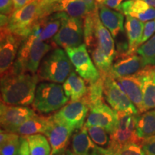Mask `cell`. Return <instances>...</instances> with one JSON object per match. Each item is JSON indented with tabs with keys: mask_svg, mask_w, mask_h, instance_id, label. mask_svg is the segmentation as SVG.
<instances>
[{
	"mask_svg": "<svg viewBox=\"0 0 155 155\" xmlns=\"http://www.w3.org/2000/svg\"><path fill=\"white\" fill-rule=\"evenodd\" d=\"M38 74L18 73L10 69L1 75V102L13 106H29L34 101Z\"/></svg>",
	"mask_w": 155,
	"mask_h": 155,
	"instance_id": "obj_1",
	"label": "cell"
},
{
	"mask_svg": "<svg viewBox=\"0 0 155 155\" xmlns=\"http://www.w3.org/2000/svg\"><path fill=\"white\" fill-rule=\"evenodd\" d=\"M53 48L51 42L27 37L19 48L16 61L11 68L16 72L36 74L42 59Z\"/></svg>",
	"mask_w": 155,
	"mask_h": 155,
	"instance_id": "obj_2",
	"label": "cell"
},
{
	"mask_svg": "<svg viewBox=\"0 0 155 155\" xmlns=\"http://www.w3.org/2000/svg\"><path fill=\"white\" fill-rule=\"evenodd\" d=\"M73 64L65 50L53 48L45 56L39 66V79L56 83H64L73 70Z\"/></svg>",
	"mask_w": 155,
	"mask_h": 155,
	"instance_id": "obj_3",
	"label": "cell"
},
{
	"mask_svg": "<svg viewBox=\"0 0 155 155\" xmlns=\"http://www.w3.org/2000/svg\"><path fill=\"white\" fill-rule=\"evenodd\" d=\"M68 101L69 98L60 83L43 82L37 87L32 106L39 113L48 114L58 111Z\"/></svg>",
	"mask_w": 155,
	"mask_h": 155,
	"instance_id": "obj_4",
	"label": "cell"
},
{
	"mask_svg": "<svg viewBox=\"0 0 155 155\" xmlns=\"http://www.w3.org/2000/svg\"><path fill=\"white\" fill-rule=\"evenodd\" d=\"M50 42L53 46L64 49L82 45L84 42L83 19L70 17L65 13L61 28Z\"/></svg>",
	"mask_w": 155,
	"mask_h": 155,
	"instance_id": "obj_5",
	"label": "cell"
},
{
	"mask_svg": "<svg viewBox=\"0 0 155 155\" xmlns=\"http://www.w3.org/2000/svg\"><path fill=\"white\" fill-rule=\"evenodd\" d=\"M42 17L41 8L38 0L25 6L22 8L14 12L9 17L7 28L13 33L18 35L24 39L30 34L33 25Z\"/></svg>",
	"mask_w": 155,
	"mask_h": 155,
	"instance_id": "obj_6",
	"label": "cell"
},
{
	"mask_svg": "<svg viewBox=\"0 0 155 155\" xmlns=\"http://www.w3.org/2000/svg\"><path fill=\"white\" fill-rule=\"evenodd\" d=\"M90 110L86 96L80 100L70 101L56 111L53 116L56 121L67 126L75 131L84 127V123Z\"/></svg>",
	"mask_w": 155,
	"mask_h": 155,
	"instance_id": "obj_7",
	"label": "cell"
},
{
	"mask_svg": "<svg viewBox=\"0 0 155 155\" xmlns=\"http://www.w3.org/2000/svg\"><path fill=\"white\" fill-rule=\"evenodd\" d=\"M65 50L75 71L88 83L94 82L101 77L99 71L89 55L86 44L83 43L77 47L67 48Z\"/></svg>",
	"mask_w": 155,
	"mask_h": 155,
	"instance_id": "obj_8",
	"label": "cell"
},
{
	"mask_svg": "<svg viewBox=\"0 0 155 155\" xmlns=\"http://www.w3.org/2000/svg\"><path fill=\"white\" fill-rule=\"evenodd\" d=\"M23 39L13 33L7 27L1 28L0 35V72L1 75L9 71L14 65Z\"/></svg>",
	"mask_w": 155,
	"mask_h": 155,
	"instance_id": "obj_9",
	"label": "cell"
},
{
	"mask_svg": "<svg viewBox=\"0 0 155 155\" xmlns=\"http://www.w3.org/2000/svg\"><path fill=\"white\" fill-rule=\"evenodd\" d=\"M103 77L104 78V96L110 106L115 111L139 114L138 109L120 88L115 79L110 75Z\"/></svg>",
	"mask_w": 155,
	"mask_h": 155,
	"instance_id": "obj_10",
	"label": "cell"
},
{
	"mask_svg": "<svg viewBox=\"0 0 155 155\" xmlns=\"http://www.w3.org/2000/svg\"><path fill=\"white\" fill-rule=\"evenodd\" d=\"M36 115L34 110L29 106L8 105L1 102L0 123L3 130L16 133L23 123Z\"/></svg>",
	"mask_w": 155,
	"mask_h": 155,
	"instance_id": "obj_11",
	"label": "cell"
},
{
	"mask_svg": "<svg viewBox=\"0 0 155 155\" xmlns=\"http://www.w3.org/2000/svg\"><path fill=\"white\" fill-rule=\"evenodd\" d=\"M65 14L63 12H57L40 18L32 27L28 36L40 41H51L61 28Z\"/></svg>",
	"mask_w": 155,
	"mask_h": 155,
	"instance_id": "obj_12",
	"label": "cell"
},
{
	"mask_svg": "<svg viewBox=\"0 0 155 155\" xmlns=\"http://www.w3.org/2000/svg\"><path fill=\"white\" fill-rule=\"evenodd\" d=\"M116 124L117 116L116 111L104 102L90 108L85 126L102 127L111 135L116 130Z\"/></svg>",
	"mask_w": 155,
	"mask_h": 155,
	"instance_id": "obj_13",
	"label": "cell"
},
{
	"mask_svg": "<svg viewBox=\"0 0 155 155\" xmlns=\"http://www.w3.org/2000/svg\"><path fill=\"white\" fill-rule=\"evenodd\" d=\"M74 131L67 126L56 121L50 116V121L45 135L48 137L52 148L51 155H58L66 150Z\"/></svg>",
	"mask_w": 155,
	"mask_h": 155,
	"instance_id": "obj_14",
	"label": "cell"
},
{
	"mask_svg": "<svg viewBox=\"0 0 155 155\" xmlns=\"http://www.w3.org/2000/svg\"><path fill=\"white\" fill-rule=\"evenodd\" d=\"M117 58L112 65L109 74L114 79L137 75L147 67L142 58L137 54L124 55Z\"/></svg>",
	"mask_w": 155,
	"mask_h": 155,
	"instance_id": "obj_15",
	"label": "cell"
},
{
	"mask_svg": "<svg viewBox=\"0 0 155 155\" xmlns=\"http://www.w3.org/2000/svg\"><path fill=\"white\" fill-rule=\"evenodd\" d=\"M116 83L125 92L134 105L137 107L139 113L145 112L143 104L142 77L141 72L131 76L115 79Z\"/></svg>",
	"mask_w": 155,
	"mask_h": 155,
	"instance_id": "obj_16",
	"label": "cell"
},
{
	"mask_svg": "<svg viewBox=\"0 0 155 155\" xmlns=\"http://www.w3.org/2000/svg\"><path fill=\"white\" fill-rule=\"evenodd\" d=\"M72 152L74 155H106L107 150L100 148L94 144L84 125L73 135Z\"/></svg>",
	"mask_w": 155,
	"mask_h": 155,
	"instance_id": "obj_17",
	"label": "cell"
},
{
	"mask_svg": "<svg viewBox=\"0 0 155 155\" xmlns=\"http://www.w3.org/2000/svg\"><path fill=\"white\" fill-rule=\"evenodd\" d=\"M116 10L126 16L134 17L143 22L155 19V8L142 0H127L123 2Z\"/></svg>",
	"mask_w": 155,
	"mask_h": 155,
	"instance_id": "obj_18",
	"label": "cell"
},
{
	"mask_svg": "<svg viewBox=\"0 0 155 155\" xmlns=\"http://www.w3.org/2000/svg\"><path fill=\"white\" fill-rule=\"evenodd\" d=\"M98 14L102 24L109 30L114 38L123 32L124 23L123 13L104 5H98Z\"/></svg>",
	"mask_w": 155,
	"mask_h": 155,
	"instance_id": "obj_19",
	"label": "cell"
},
{
	"mask_svg": "<svg viewBox=\"0 0 155 155\" xmlns=\"http://www.w3.org/2000/svg\"><path fill=\"white\" fill-rule=\"evenodd\" d=\"M144 22L134 17L127 16L125 22V30L128 40V50L127 55L135 54L140 46L144 30Z\"/></svg>",
	"mask_w": 155,
	"mask_h": 155,
	"instance_id": "obj_20",
	"label": "cell"
},
{
	"mask_svg": "<svg viewBox=\"0 0 155 155\" xmlns=\"http://www.w3.org/2000/svg\"><path fill=\"white\" fill-rule=\"evenodd\" d=\"M144 111L155 108V68L148 65L141 71Z\"/></svg>",
	"mask_w": 155,
	"mask_h": 155,
	"instance_id": "obj_21",
	"label": "cell"
},
{
	"mask_svg": "<svg viewBox=\"0 0 155 155\" xmlns=\"http://www.w3.org/2000/svg\"><path fill=\"white\" fill-rule=\"evenodd\" d=\"M64 92L71 101L80 100L88 94V87L86 81L80 75L76 74V71L73 70L63 84Z\"/></svg>",
	"mask_w": 155,
	"mask_h": 155,
	"instance_id": "obj_22",
	"label": "cell"
},
{
	"mask_svg": "<svg viewBox=\"0 0 155 155\" xmlns=\"http://www.w3.org/2000/svg\"><path fill=\"white\" fill-rule=\"evenodd\" d=\"M57 12H63L70 17L84 19L91 10L81 0H59L51 8L52 14Z\"/></svg>",
	"mask_w": 155,
	"mask_h": 155,
	"instance_id": "obj_23",
	"label": "cell"
},
{
	"mask_svg": "<svg viewBox=\"0 0 155 155\" xmlns=\"http://www.w3.org/2000/svg\"><path fill=\"white\" fill-rule=\"evenodd\" d=\"M109 30L102 24L100 17L97 20L96 28V45L101 50L108 56V58L114 61L116 57L114 40Z\"/></svg>",
	"mask_w": 155,
	"mask_h": 155,
	"instance_id": "obj_24",
	"label": "cell"
},
{
	"mask_svg": "<svg viewBox=\"0 0 155 155\" xmlns=\"http://www.w3.org/2000/svg\"><path fill=\"white\" fill-rule=\"evenodd\" d=\"M50 121V116L36 115L23 123L18 128L16 133L22 137L37 134L39 133L45 134L49 127Z\"/></svg>",
	"mask_w": 155,
	"mask_h": 155,
	"instance_id": "obj_25",
	"label": "cell"
},
{
	"mask_svg": "<svg viewBox=\"0 0 155 155\" xmlns=\"http://www.w3.org/2000/svg\"><path fill=\"white\" fill-rule=\"evenodd\" d=\"M136 130L141 139L155 135V110L147 111L138 116Z\"/></svg>",
	"mask_w": 155,
	"mask_h": 155,
	"instance_id": "obj_26",
	"label": "cell"
},
{
	"mask_svg": "<svg viewBox=\"0 0 155 155\" xmlns=\"http://www.w3.org/2000/svg\"><path fill=\"white\" fill-rule=\"evenodd\" d=\"M99 18L98 5L94 10L89 12L83 19V34L84 42L87 47L91 48L96 45V22Z\"/></svg>",
	"mask_w": 155,
	"mask_h": 155,
	"instance_id": "obj_27",
	"label": "cell"
},
{
	"mask_svg": "<svg viewBox=\"0 0 155 155\" xmlns=\"http://www.w3.org/2000/svg\"><path fill=\"white\" fill-rule=\"evenodd\" d=\"M21 136L1 129L0 133V154L15 155L20 144Z\"/></svg>",
	"mask_w": 155,
	"mask_h": 155,
	"instance_id": "obj_28",
	"label": "cell"
},
{
	"mask_svg": "<svg viewBox=\"0 0 155 155\" xmlns=\"http://www.w3.org/2000/svg\"><path fill=\"white\" fill-rule=\"evenodd\" d=\"M25 137L29 143L30 155H51L52 148L46 136L37 134Z\"/></svg>",
	"mask_w": 155,
	"mask_h": 155,
	"instance_id": "obj_29",
	"label": "cell"
},
{
	"mask_svg": "<svg viewBox=\"0 0 155 155\" xmlns=\"http://www.w3.org/2000/svg\"><path fill=\"white\" fill-rule=\"evenodd\" d=\"M91 50V56L94 63L102 76L109 75L113 61H111L98 45H95Z\"/></svg>",
	"mask_w": 155,
	"mask_h": 155,
	"instance_id": "obj_30",
	"label": "cell"
},
{
	"mask_svg": "<svg viewBox=\"0 0 155 155\" xmlns=\"http://www.w3.org/2000/svg\"><path fill=\"white\" fill-rule=\"evenodd\" d=\"M104 78L102 76L98 80L89 83L88 92L86 95L89 108L104 103Z\"/></svg>",
	"mask_w": 155,
	"mask_h": 155,
	"instance_id": "obj_31",
	"label": "cell"
},
{
	"mask_svg": "<svg viewBox=\"0 0 155 155\" xmlns=\"http://www.w3.org/2000/svg\"><path fill=\"white\" fill-rule=\"evenodd\" d=\"M86 128L89 137L94 141V144L100 148L107 150L110 145V142H111L110 134L108 133L102 127L89 126V127H86Z\"/></svg>",
	"mask_w": 155,
	"mask_h": 155,
	"instance_id": "obj_32",
	"label": "cell"
},
{
	"mask_svg": "<svg viewBox=\"0 0 155 155\" xmlns=\"http://www.w3.org/2000/svg\"><path fill=\"white\" fill-rule=\"evenodd\" d=\"M136 53L142 58L145 65H155V34L139 46Z\"/></svg>",
	"mask_w": 155,
	"mask_h": 155,
	"instance_id": "obj_33",
	"label": "cell"
},
{
	"mask_svg": "<svg viewBox=\"0 0 155 155\" xmlns=\"http://www.w3.org/2000/svg\"><path fill=\"white\" fill-rule=\"evenodd\" d=\"M108 155H145L141 144L131 142L120 147L117 150Z\"/></svg>",
	"mask_w": 155,
	"mask_h": 155,
	"instance_id": "obj_34",
	"label": "cell"
},
{
	"mask_svg": "<svg viewBox=\"0 0 155 155\" xmlns=\"http://www.w3.org/2000/svg\"><path fill=\"white\" fill-rule=\"evenodd\" d=\"M141 144L145 155H155V135L143 139Z\"/></svg>",
	"mask_w": 155,
	"mask_h": 155,
	"instance_id": "obj_35",
	"label": "cell"
},
{
	"mask_svg": "<svg viewBox=\"0 0 155 155\" xmlns=\"http://www.w3.org/2000/svg\"><path fill=\"white\" fill-rule=\"evenodd\" d=\"M154 34H155V19L148 21L144 24V33L141 38L140 45L147 41Z\"/></svg>",
	"mask_w": 155,
	"mask_h": 155,
	"instance_id": "obj_36",
	"label": "cell"
},
{
	"mask_svg": "<svg viewBox=\"0 0 155 155\" xmlns=\"http://www.w3.org/2000/svg\"><path fill=\"white\" fill-rule=\"evenodd\" d=\"M0 11L2 15L10 17L15 11L12 0H0Z\"/></svg>",
	"mask_w": 155,
	"mask_h": 155,
	"instance_id": "obj_37",
	"label": "cell"
},
{
	"mask_svg": "<svg viewBox=\"0 0 155 155\" xmlns=\"http://www.w3.org/2000/svg\"><path fill=\"white\" fill-rule=\"evenodd\" d=\"M59 0H40L39 2L41 8L42 17L48 16L51 13V8L54 4H55Z\"/></svg>",
	"mask_w": 155,
	"mask_h": 155,
	"instance_id": "obj_38",
	"label": "cell"
},
{
	"mask_svg": "<svg viewBox=\"0 0 155 155\" xmlns=\"http://www.w3.org/2000/svg\"><path fill=\"white\" fill-rule=\"evenodd\" d=\"M15 155H30L29 143L28 139L25 137H22L21 136L20 144H19V149Z\"/></svg>",
	"mask_w": 155,
	"mask_h": 155,
	"instance_id": "obj_39",
	"label": "cell"
},
{
	"mask_svg": "<svg viewBox=\"0 0 155 155\" xmlns=\"http://www.w3.org/2000/svg\"><path fill=\"white\" fill-rule=\"evenodd\" d=\"M34 0H12L15 6V10H18V9L24 7L25 6L32 2Z\"/></svg>",
	"mask_w": 155,
	"mask_h": 155,
	"instance_id": "obj_40",
	"label": "cell"
},
{
	"mask_svg": "<svg viewBox=\"0 0 155 155\" xmlns=\"http://www.w3.org/2000/svg\"><path fill=\"white\" fill-rule=\"evenodd\" d=\"M124 0H106L103 5L107 6L109 8L116 9L119 7Z\"/></svg>",
	"mask_w": 155,
	"mask_h": 155,
	"instance_id": "obj_41",
	"label": "cell"
},
{
	"mask_svg": "<svg viewBox=\"0 0 155 155\" xmlns=\"http://www.w3.org/2000/svg\"><path fill=\"white\" fill-rule=\"evenodd\" d=\"M142 1L145 2L148 4L149 5H150L151 7L155 8V0H142Z\"/></svg>",
	"mask_w": 155,
	"mask_h": 155,
	"instance_id": "obj_42",
	"label": "cell"
},
{
	"mask_svg": "<svg viewBox=\"0 0 155 155\" xmlns=\"http://www.w3.org/2000/svg\"><path fill=\"white\" fill-rule=\"evenodd\" d=\"M58 155H74V154H73V153L71 152V150H65V151H63V152H61V154H59Z\"/></svg>",
	"mask_w": 155,
	"mask_h": 155,
	"instance_id": "obj_43",
	"label": "cell"
},
{
	"mask_svg": "<svg viewBox=\"0 0 155 155\" xmlns=\"http://www.w3.org/2000/svg\"><path fill=\"white\" fill-rule=\"evenodd\" d=\"M38 1H40V0H38Z\"/></svg>",
	"mask_w": 155,
	"mask_h": 155,
	"instance_id": "obj_44",
	"label": "cell"
},
{
	"mask_svg": "<svg viewBox=\"0 0 155 155\" xmlns=\"http://www.w3.org/2000/svg\"><path fill=\"white\" fill-rule=\"evenodd\" d=\"M154 68H155V65H154Z\"/></svg>",
	"mask_w": 155,
	"mask_h": 155,
	"instance_id": "obj_45",
	"label": "cell"
}]
</instances>
